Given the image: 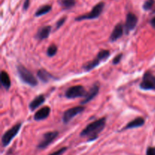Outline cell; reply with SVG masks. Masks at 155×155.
Here are the masks:
<instances>
[{
    "label": "cell",
    "mask_w": 155,
    "mask_h": 155,
    "mask_svg": "<svg viewBox=\"0 0 155 155\" xmlns=\"http://www.w3.org/2000/svg\"><path fill=\"white\" fill-rule=\"evenodd\" d=\"M106 124V117L95 120L89 124L80 133L82 137H87L88 142H92L95 140L98 137L99 133L104 130Z\"/></svg>",
    "instance_id": "1"
},
{
    "label": "cell",
    "mask_w": 155,
    "mask_h": 155,
    "mask_svg": "<svg viewBox=\"0 0 155 155\" xmlns=\"http://www.w3.org/2000/svg\"><path fill=\"white\" fill-rule=\"evenodd\" d=\"M17 69H18V73L20 78L24 83L28 84L30 86H37L38 82L36 77L29 70H27L22 65H18Z\"/></svg>",
    "instance_id": "2"
},
{
    "label": "cell",
    "mask_w": 155,
    "mask_h": 155,
    "mask_svg": "<svg viewBox=\"0 0 155 155\" xmlns=\"http://www.w3.org/2000/svg\"><path fill=\"white\" fill-rule=\"evenodd\" d=\"M104 8V2H101L95 5L90 12H89V13L87 14H85V15L77 17L75 20L77 21H84V20H92V19H95V18H98V17L101 15V14L102 13Z\"/></svg>",
    "instance_id": "3"
},
{
    "label": "cell",
    "mask_w": 155,
    "mask_h": 155,
    "mask_svg": "<svg viewBox=\"0 0 155 155\" xmlns=\"http://www.w3.org/2000/svg\"><path fill=\"white\" fill-rule=\"evenodd\" d=\"M110 56V51L108 50H101L98 52V56L94 59L92 61L88 62L87 64L84 65L83 68H84L85 71H89L91 70L94 69L95 68H96L97 66L99 65V64L101 62L107 60V58Z\"/></svg>",
    "instance_id": "4"
},
{
    "label": "cell",
    "mask_w": 155,
    "mask_h": 155,
    "mask_svg": "<svg viewBox=\"0 0 155 155\" xmlns=\"http://www.w3.org/2000/svg\"><path fill=\"white\" fill-rule=\"evenodd\" d=\"M21 125H22L21 123H18L4 133V135L2 137V144L3 147L8 146L12 141V139L18 135L20 130H21Z\"/></svg>",
    "instance_id": "5"
},
{
    "label": "cell",
    "mask_w": 155,
    "mask_h": 155,
    "mask_svg": "<svg viewBox=\"0 0 155 155\" xmlns=\"http://www.w3.org/2000/svg\"><path fill=\"white\" fill-rule=\"evenodd\" d=\"M140 88L143 90H155V76L152 73L148 71L144 74Z\"/></svg>",
    "instance_id": "6"
},
{
    "label": "cell",
    "mask_w": 155,
    "mask_h": 155,
    "mask_svg": "<svg viewBox=\"0 0 155 155\" xmlns=\"http://www.w3.org/2000/svg\"><path fill=\"white\" fill-rule=\"evenodd\" d=\"M86 91L83 86H74L69 88L65 92L66 98L72 99V98H80V97L86 96Z\"/></svg>",
    "instance_id": "7"
},
{
    "label": "cell",
    "mask_w": 155,
    "mask_h": 155,
    "mask_svg": "<svg viewBox=\"0 0 155 155\" xmlns=\"http://www.w3.org/2000/svg\"><path fill=\"white\" fill-rule=\"evenodd\" d=\"M58 132L57 131L48 132V133H45L42 136V139L37 145V148L39 149H44V148H47L58 137Z\"/></svg>",
    "instance_id": "8"
},
{
    "label": "cell",
    "mask_w": 155,
    "mask_h": 155,
    "mask_svg": "<svg viewBox=\"0 0 155 155\" xmlns=\"http://www.w3.org/2000/svg\"><path fill=\"white\" fill-rule=\"evenodd\" d=\"M84 107H75L68 109V110H67L64 112V114L63 115V122L64 124H68L73 118L75 117L77 115L80 114L82 112L84 111Z\"/></svg>",
    "instance_id": "9"
},
{
    "label": "cell",
    "mask_w": 155,
    "mask_h": 155,
    "mask_svg": "<svg viewBox=\"0 0 155 155\" xmlns=\"http://www.w3.org/2000/svg\"><path fill=\"white\" fill-rule=\"evenodd\" d=\"M138 23V18L135 14L130 13L127 14V18H126V24H125V29L126 33H129L130 31L133 30L135 27H136Z\"/></svg>",
    "instance_id": "10"
},
{
    "label": "cell",
    "mask_w": 155,
    "mask_h": 155,
    "mask_svg": "<svg viewBox=\"0 0 155 155\" xmlns=\"http://www.w3.org/2000/svg\"><path fill=\"white\" fill-rule=\"evenodd\" d=\"M98 92H99V84L96 83L91 87L90 90L86 93L85 98L81 101V104H85L92 101L95 97H96V95L98 94Z\"/></svg>",
    "instance_id": "11"
},
{
    "label": "cell",
    "mask_w": 155,
    "mask_h": 155,
    "mask_svg": "<svg viewBox=\"0 0 155 155\" xmlns=\"http://www.w3.org/2000/svg\"><path fill=\"white\" fill-rule=\"evenodd\" d=\"M124 27H125L124 26V24H121V23H119V24H117L115 26L114 29L113 30L111 35L110 36V42H115V41L117 40L118 39H120L123 36Z\"/></svg>",
    "instance_id": "12"
},
{
    "label": "cell",
    "mask_w": 155,
    "mask_h": 155,
    "mask_svg": "<svg viewBox=\"0 0 155 155\" xmlns=\"http://www.w3.org/2000/svg\"><path fill=\"white\" fill-rule=\"evenodd\" d=\"M50 112H51V108L49 107L45 106V107H42L35 114L34 120H42L46 119L49 116Z\"/></svg>",
    "instance_id": "13"
},
{
    "label": "cell",
    "mask_w": 155,
    "mask_h": 155,
    "mask_svg": "<svg viewBox=\"0 0 155 155\" xmlns=\"http://www.w3.org/2000/svg\"><path fill=\"white\" fill-rule=\"evenodd\" d=\"M51 30V26H45V27H41L40 29H39L37 33H36V38L39 40H43V39H47L49 36Z\"/></svg>",
    "instance_id": "14"
},
{
    "label": "cell",
    "mask_w": 155,
    "mask_h": 155,
    "mask_svg": "<svg viewBox=\"0 0 155 155\" xmlns=\"http://www.w3.org/2000/svg\"><path fill=\"white\" fill-rule=\"evenodd\" d=\"M144 124H145V120H144V118L137 117L135 120H132L131 122L129 123V124H127V125L124 127L123 130L138 128V127H142Z\"/></svg>",
    "instance_id": "15"
},
{
    "label": "cell",
    "mask_w": 155,
    "mask_h": 155,
    "mask_svg": "<svg viewBox=\"0 0 155 155\" xmlns=\"http://www.w3.org/2000/svg\"><path fill=\"white\" fill-rule=\"evenodd\" d=\"M37 77H39V80H40L41 81H42L43 83H45L49 82L50 80H54V76H52L51 74L47 72V71L44 69H40L39 71H38Z\"/></svg>",
    "instance_id": "16"
},
{
    "label": "cell",
    "mask_w": 155,
    "mask_h": 155,
    "mask_svg": "<svg viewBox=\"0 0 155 155\" xmlns=\"http://www.w3.org/2000/svg\"><path fill=\"white\" fill-rule=\"evenodd\" d=\"M45 101V98L43 95H39L34 98L30 104V109L31 110H36L41 104H43Z\"/></svg>",
    "instance_id": "17"
},
{
    "label": "cell",
    "mask_w": 155,
    "mask_h": 155,
    "mask_svg": "<svg viewBox=\"0 0 155 155\" xmlns=\"http://www.w3.org/2000/svg\"><path fill=\"white\" fill-rule=\"evenodd\" d=\"M0 78H1V83L3 87L6 90H8L11 87V80L8 74L5 71H2L1 72V77Z\"/></svg>",
    "instance_id": "18"
},
{
    "label": "cell",
    "mask_w": 155,
    "mask_h": 155,
    "mask_svg": "<svg viewBox=\"0 0 155 155\" xmlns=\"http://www.w3.org/2000/svg\"><path fill=\"white\" fill-rule=\"evenodd\" d=\"M58 3L63 9H70L76 4V0H58Z\"/></svg>",
    "instance_id": "19"
},
{
    "label": "cell",
    "mask_w": 155,
    "mask_h": 155,
    "mask_svg": "<svg viewBox=\"0 0 155 155\" xmlns=\"http://www.w3.org/2000/svg\"><path fill=\"white\" fill-rule=\"evenodd\" d=\"M51 10V5H45L42 6L39 8L35 13V17H40L42 15H45V14L48 13Z\"/></svg>",
    "instance_id": "20"
},
{
    "label": "cell",
    "mask_w": 155,
    "mask_h": 155,
    "mask_svg": "<svg viewBox=\"0 0 155 155\" xmlns=\"http://www.w3.org/2000/svg\"><path fill=\"white\" fill-rule=\"evenodd\" d=\"M57 51V46H56L55 45H54V44H52V45H50L48 48V49H47V55H48V57H53V56L55 55Z\"/></svg>",
    "instance_id": "21"
},
{
    "label": "cell",
    "mask_w": 155,
    "mask_h": 155,
    "mask_svg": "<svg viewBox=\"0 0 155 155\" xmlns=\"http://www.w3.org/2000/svg\"><path fill=\"white\" fill-rule=\"evenodd\" d=\"M154 0H146L143 4V9L145 11L151 10L153 6H154Z\"/></svg>",
    "instance_id": "22"
},
{
    "label": "cell",
    "mask_w": 155,
    "mask_h": 155,
    "mask_svg": "<svg viewBox=\"0 0 155 155\" xmlns=\"http://www.w3.org/2000/svg\"><path fill=\"white\" fill-rule=\"evenodd\" d=\"M67 149H68V148H66V147H64V148H61V149H59V150H58V151H54V152L51 153V154L49 155H62L65 152V151H67Z\"/></svg>",
    "instance_id": "23"
},
{
    "label": "cell",
    "mask_w": 155,
    "mask_h": 155,
    "mask_svg": "<svg viewBox=\"0 0 155 155\" xmlns=\"http://www.w3.org/2000/svg\"><path fill=\"white\" fill-rule=\"evenodd\" d=\"M66 20H67V18H65V17L61 18V19L59 20V21H58L57 23H56V29L58 30V29L60 28V27H61V26L63 25L64 24V22H65V21H66Z\"/></svg>",
    "instance_id": "24"
},
{
    "label": "cell",
    "mask_w": 155,
    "mask_h": 155,
    "mask_svg": "<svg viewBox=\"0 0 155 155\" xmlns=\"http://www.w3.org/2000/svg\"><path fill=\"white\" fill-rule=\"evenodd\" d=\"M122 57H123V54H117V55L116 57H115L114 58L113 62H112V63H113V64L116 65V64H119L120 61H121V58H122Z\"/></svg>",
    "instance_id": "25"
},
{
    "label": "cell",
    "mask_w": 155,
    "mask_h": 155,
    "mask_svg": "<svg viewBox=\"0 0 155 155\" xmlns=\"http://www.w3.org/2000/svg\"><path fill=\"white\" fill-rule=\"evenodd\" d=\"M146 155H155V147H148L147 148Z\"/></svg>",
    "instance_id": "26"
},
{
    "label": "cell",
    "mask_w": 155,
    "mask_h": 155,
    "mask_svg": "<svg viewBox=\"0 0 155 155\" xmlns=\"http://www.w3.org/2000/svg\"><path fill=\"white\" fill-rule=\"evenodd\" d=\"M29 6H30V0H25L24 3V10L26 11L28 9Z\"/></svg>",
    "instance_id": "27"
},
{
    "label": "cell",
    "mask_w": 155,
    "mask_h": 155,
    "mask_svg": "<svg viewBox=\"0 0 155 155\" xmlns=\"http://www.w3.org/2000/svg\"><path fill=\"white\" fill-rule=\"evenodd\" d=\"M151 25L152 26L153 28H154L155 30V17L151 21Z\"/></svg>",
    "instance_id": "28"
}]
</instances>
